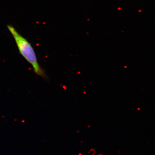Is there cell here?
I'll use <instances>...</instances> for the list:
<instances>
[{
    "mask_svg": "<svg viewBox=\"0 0 155 155\" xmlns=\"http://www.w3.org/2000/svg\"><path fill=\"white\" fill-rule=\"evenodd\" d=\"M9 31L15 40L19 52L25 60L32 66L34 71L37 75L45 78V73L38 61L36 55L32 45L11 25H7Z\"/></svg>",
    "mask_w": 155,
    "mask_h": 155,
    "instance_id": "1",
    "label": "cell"
},
{
    "mask_svg": "<svg viewBox=\"0 0 155 155\" xmlns=\"http://www.w3.org/2000/svg\"><path fill=\"white\" fill-rule=\"evenodd\" d=\"M154 149H155V145H154Z\"/></svg>",
    "mask_w": 155,
    "mask_h": 155,
    "instance_id": "2",
    "label": "cell"
}]
</instances>
